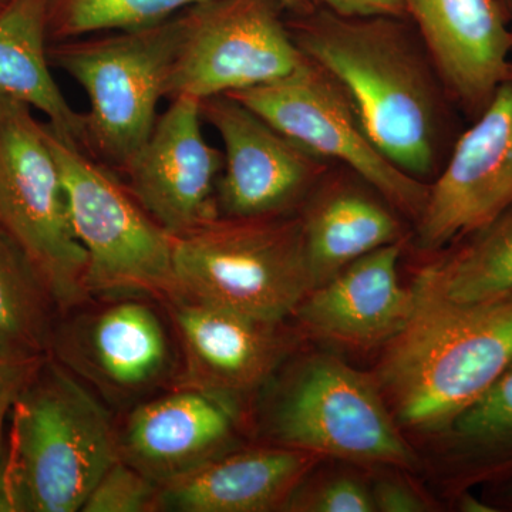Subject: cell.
Masks as SVG:
<instances>
[{
	"label": "cell",
	"mask_w": 512,
	"mask_h": 512,
	"mask_svg": "<svg viewBox=\"0 0 512 512\" xmlns=\"http://www.w3.org/2000/svg\"><path fill=\"white\" fill-rule=\"evenodd\" d=\"M286 22L303 57L348 94L384 156L429 184L461 133V114L409 18H350L315 6Z\"/></svg>",
	"instance_id": "obj_1"
},
{
	"label": "cell",
	"mask_w": 512,
	"mask_h": 512,
	"mask_svg": "<svg viewBox=\"0 0 512 512\" xmlns=\"http://www.w3.org/2000/svg\"><path fill=\"white\" fill-rule=\"evenodd\" d=\"M0 454V512L82 510L119 460L110 413L55 357L40 360L13 404Z\"/></svg>",
	"instance_id": "obj_2"
},
{
	"label": "cell",
	"mask_w": 512,
	"mask_h": 512,
	"mask_svg": "<svg viewBox=\"0 0 512 512\" xmlns=\"http://www.w3.org/2000/svg\"><path fill=\"white\" fill-rule=\"evenodd\" d=\"M414 312L389 342L380 382L397 420L443 430L512 365V298L458 303L423 279Z\"/></svg>",
	"instance_id": "obj_3"
},
{
	"label": "cell",
	"mask_w": 512,
	"mask_h": 512,
	"mask_svg": "<svg viewBox=\"0 0 512 512\" xmlns=\"http://www.w3.org/2000/svg\"><path fill=\"white\" fill-rule=\"evenodd\" d=\"M180 296L281 323L313 289L298 212L215 220L174 237Z\"/></svg>",
	"instance_id": "obj_4"
},
{
	"label": "cell",
	"mask_w": 512,
	"mask_h": 512,
	"mask_svg": "<svg viewBox=\"0 0 512 512\" xmlns=\"http://www.w3.org/2000/svg\"><path fill=\"white\" fill-rule=\"evenodd\" d=\"M43 131L59 164L70 220L87 255L86 285L94 293H130L168 302L180 296L174 235L127 190L113 170Z\"/></svg>",
	"instance_id": "obj_5"
},
{
	"label": "cell",
	"mask_w": 512,
	"mask_h": 512,
	"mask_svg": "<svg viewBox=\"0 0 512 512\" xmlns=\"http://www.w3.org/2000/svg\"><path fill=\"white\" fill-rule=\"evenodd\" d=\"M177 18L106 37H80L49 47V62L87 93L86 153L119 171L156 126L177 49Z\"/></svg>",
	"instance_id": "obj_6"
},
{
	"label": "cell",
	"mask_w": 512,
	"mask_h": 512,
	"mask_svg": "<svg viewBox=\"0 0 512 512\" xmlns=\"http://www.w3.org/2000/svg\"><path fill=\"white\" fill-rule=\"evenodd\" d=\"M0 225L49 285L60 313L89 298L87 255L74 234L62 174L30 107L0 96Z\"/></svg>",
	"instance_id": "obj_7"
},
{
	"label": "cell",
	"mask_w": 512,
	"mask_h": 512,
	"mask_svg": "<svg viewBox=\"0 0 512 512\" xmlns=\"http://www.w3.org/2000/svg\"><path fill=\"white\" fill-rule=\"evenodd\" d=\"M279 0H208L177 16V49L165 97L198 100L264 86L303 59Z\"/></svg>",
	"instance_id": "obj_8"
},
{
	"label": "cell",
	"mask_w": 512,
	"mask_h": 512,
	"mask_svg": "<svg viewBox=\"0 0 512 512\" xmlns=\"http://www.w3.org/2000/svg\"><path fill=\"white\" fill-rule=\"evenodd\" d=\"M229 96L313 156L360 175L407 220H419L429 184L404 173L384 156L348 94L318 64L303 59L289 76Z\"/></svg>",
	"instance_id": "obj_9"
},
{
	"label": "cell",
	"mask_w": 512,
	"mask_h": 512,
	"mask_svg": "<svg viewBox=\"0 0 512 512\" xmlns=\"http://www.w3.org/2000/svg\"><path fill=\"white\" fill-rule=\"evenodd\" d=\"M271 430L281 446L316 456L416 463L376 383L335 357H313L299 369L276 400Z\"/></svg>",
	"instance_id": "obj_10"
},
{
	"label": "cell",
	"mask_w": 512,
	"mask_h": 512,
	"mask_svg": "<svg viewBox=\"0 0 512 512\" xmlns=\"http://www.w3.org/2000/svg\"><path fill=\"white\" fill-rule=\"evenodd\" d=\"M201 114L224 144L217 187L221 217L295 214L332 165L229 94L202 100Z\"/></svg>",
	"instance_id": "obj_11"
},
{
	"label": "cell",
	"mask_w": 512,
	"mask_h": 512,
	"mask_svg": "<svg viewBox=\"0 0 512 512\" xmlns=\"http://www.w3.org/2000/svg\"><path fill=\"white\" fill-rule=\"evenodd\" d=\"M512 205V82L458 134L416 224L421 251H440Z\"/></svg>",
	"instance_id": "obj_12"
},
{
	"label": "cell",
	"mask_w": 512,
	"mask_h": 512,
	"mask_svg": "<svg viewBox=\"0 0 512 512\" xmlns=\"http://www.w3.org/2000/svg\"><path fill=\"white\" fill-rule=\"evenodd\" d=\"M201 120V100L175 97L119 171L138 204L174 237L220 217L217 187L224 154L205 140Z\"/></svg>",
	"instance_id": "obj_13"
},
{
	"label": "cell",
	"mask_w": 512,
	"mask_h": 512,
	"mask_svg": "<svg viewBox=\"0 0 512 512\" xmlns=\"http://www.w3.org/2000/svg\"><path fill=\"white\" fill-rule=\"evenodd\" d=\"M50 356L113 400L157 389L170 379L175 363L163 319L140 299H123L57 320Z\"/></svg>",
	"instance_id": "obj_14"
},
{
	"label": "cell",
	"mask_w": 512,
	"mask_h": 512,
	"mask_svg": "<svg viewBox=\"0 0 512 512\" xmlns=\"http://www.w3.org/2000/svg\"><path fill=\"white\" fill-rule=\"evenodd\" d=\"M444 89L468 123L508 80L511 22L498 0H403Z\"/></svg>",
	"instance_id": "obj_15"
},
{
	"label": "cell",
	"mask_w": 512,
	"mask_h": 512,
	"mask_svg": "<svg viewBox=\"0 0 512 512\" xmlns=\"http://www.w3.org/2000/svg\"><path fill=\"white\" fill-rule=\"evenodd\" d=\"M184 357L183 386L221 399L264 384L288 353L279 323L177 296L165 302Z\"/></svg>",
	"instance_id": "obj_16"
},
{
	"label": "cell",
	"mask_w": 512,
	"mask_h": 512,
	"mask_svg": "<svg viewBox=\"0 0 512 512\" xmlns=\"http://www.w3.org/2000/svg\"><path fill=\"white\" fill-rule=\"evenodd\" d=\"M234 436L227 400L183 384L137 406L117 430L121 460L160 487L231 451Z\"/></svg>",
	"instance_id": "obj_17"
},
{
	"label": "cell",
	"mask_w": 512,
	"mask_h": 512,
	"mask_svg": "<svg viewBox=\"0 0 512 512\" xmlns=\"http://www.w3.org/2000/svg\"><path fill=\"white\" fill-rule=\"evenodd\" d=\"M404 242L370 252L313 288L296 308L309 332L350 346L396 338L414 312L416 295L400 285L397 264Z\"/></svg>",
	"instance_id": "obj_18"
},
{
	"label": "cell",
	"mask_w": 512,
	"mask_h": 512,
	"mask_svg": "<svg viewBox=\"0 0 512 512\" xmlns=\"http://www.w3.org/2000/svg\"><path fill=\"white\" fill-rule=\"evenodd\" d=\"M298 215L313 288L362 256L404 242L402 214L376 188L343 165H330Z\"/></svg>",
	"instance_id": "obj_19"
},
{
	"label": "cell",
	"mask_w": 512,
	"mask_h": 512,
	"mask_svg": "<svg viewBox=\"0 0 512 512\" xmlns=\"http://www.w3.org/2000/svg\"><path fill=\"white\" fill-rule=\"evenodd\" d=\"M318 457L285 446L228 451L160 487L158 508L177 512L285 508Z\"/></svg>",
	"instance_id": "obj_20"
},
{
	"label": "cell",
	"mask_w": 512,
	"mask_h": 512,
	"mask_svg": "<svg viewBox=\"0 0 512 512\" xmlns=\"http://www.w3.org/2000/svg\"><path fill=\"white\" fill-rule=\"evenodd\" d=\"M50 2L8 0L0 8V96L39 110L56 136L86 151L84 114L70 107L50 73Z\"/></svg>",
	"instance_id": "obj_21"
},
{
	"label": "cell",
	"mask_w": 512,
	"mask_h": 512,
	"mask_svg": "<svg viewBox=\"0 0 512 512\" xmlns=\"http://www.w3.org/2000/svg\"><path fill=\"white\" fill-rule=\"evenodd\" d=\"M57 313L45 278L0 225V357L29 363L50 356Z\"/></svg>",
	"instance_id": "obj_22"
},
{
	"label": "cell",
	"mask_w": 512,
	"mask_h": 512,
	"mask_svg": "<svg viewBox=\"0 0 512 512\" xmlns=\"http://www.w3.org/2000/svg\"><path fill=\"white\" fill-rule=\"evenodd\" d=\"M457 242L461 244L423 269L420 278L453 302L490 303L512 298V205Z\"/></svg>",
	"instance_id": "obj_23"
},
{
	"label": "cell",
	"mask_w": 512,
	"mask_h": 512,
	"mask_svg": "<svg viewBox=\"0 0 512 512\" xmlns=\"http://www.w3.org/2000/svg\"><path fill=\"white\" fill-rule=\"evenodd\" d=\"M208 0H52L47 33L80 39L100 32H131L160 25Z\"/></svg>",
	"instance_id": "obj_24"
},
{
	"label": "cell",
	"mask_w": 512,
	"mask_h": 512,
	"mask_svg": "<svg viewBox=\"0 0 512 512\" xmlns=\"http://www.w3.org/2000/svg\"><path fill=\"white\" fill-rule=\"evenodd\" d=\"M448 430L468 451L512 458V365L458 413Z\"/></svg>",
	"instance_id": "obj_25"
},
{
	"label": "cell",
	"mask_w": 512,
	"mask_h": 512,
	"mask_svg": "<svg viewBox=\"0 0 512 512\" xmlns=\"http://www.w3.org/2000/svg\"><path fill=\"white\" fill-rule=\"evenodd\" d=\"M158 500H160V485L119 458L104 471L80 511H158L160 510Z\"/></svg>",
	"instance_id": "obj_26"
},
{
	"label": "cell",
	"mask_w": 512,
	"mask_h": 512,
	"mask_svg": "<svg viewBox=\"0 0 512 512\" xmlns=\"http://www.w3.org/2000/svg\"><path fill=\"white\" fill-rule=\"evenodd\" d=\"M286 510L309 512H373L372 491L353 477H335L311 491H295Z\"/></svg>",
	"instance_id": "obj_27"
},
{
	"label": "cell",
	"mask_w": 512,
	"mask_h": 512,
	"mask_svg": "<svg viewBox=\"0 0 512 512\" xmlns=\"http://www.w3.org/2000/svg\"><path fill=\"white\" fill-rule=\"evenodd\" d=\"M40 360L16 363L0 357V454H2L3 441H5L3 429H5L6 417L12 412L13 404Z\"/></svg>",
	"instance_id": "obj_28"
},
{
	"label": "cell",
	"mask_w": 512,
	"mask_h": 512,
	"mask_svg": "<svg viewBox=\"0 0 512 512\" xmlns=\"http://www.w3.org/2000/svg\"><path fill=\"white\" fill-rule=\"evenodd\" d=\"M376 511L382 512H421L429 510V505L414 493L412 488L399 481L384 480L375 485L372 491Z\"/></svg>",
	"instance_id": "obj_29"
},
{
	"label": "cell",
	"mask_w": 512,
	"mask_h": 512,
	"mask_svg": "<svg viewBox=\"0 0 512 512\" xmlns=\"http://www.w3.org/2000/svg\"><path fill=\"white\" fill-rule=\"evenodd\" d=\"M313 5L340 16H394L407 18L403 0H312Z\"/></svg>",
	"instance_id": "obj_30"
},
{
	"label": "cell",
	"mask_w": 512,
	"mask_h": 512,
	"mask_svg": "<svg viewBox=\"0 0 512 512\" xmlns=\"http://www.w3.org/2000/svg\"><path fill=\"white\" fill-rule=\"evenodd\" d=\"M461 510L467 512H490L497 511L493 508V505L481 503L480 500H477L473 495H463L460 501Z\"/></svg>",
	"instance_id": "obj_31"
},
{
	"label": "cell",
	"mask_w": 512,
	"mask_h": 512,
	"mask_svg": "<svg viewBox=\"0 0 512 512\" xmlns=\"http://www.w3.org/2000/svg\"><path fill=\"white\" fill-rule=\"evenodd\" d=\"M284 5L286 13L291 15H299V13L309 12L315 8L312 0H279Z\"/></svg>",
	"instance_id": "obj_32"
},
{
	"label": "cell",
	"mask_w": 512,
	"mask_h": 512,
	"mask_svg": "<svg viewBox=\"0 0 512 512\" xmlns=\"http://www.w3.org/2000/svg\"><path fill=\"white\" fill-rule=\"evenodd\" d=\"M500 500L505 507H512V481L505 487L503 495H500Z\"/></svg>",
	"instance_id": "obj_33"
},
{
	"label": "cell",
	"mask_w": 512,
	"mask_h": 512,
	"mask_svg": "<svg viewBox=\"0 0 512 512\" xmlns=\"http://www.w3.org/2000/svg\"><path fill=\"white\" fill-rule=\"evenodd\" d=\"M500 5L503 6L504 12L507 13L510 22L512 20V0H498Z\"/></svg>",
	"instance_id": "obj_34"
},
{
	"label": "cell",
	"mask_w": 512,
	"mask_h": 512,
	"mask_svg": "<svg viewBox=\"0 0 512 512\" xmlns=\"http://www.w3.org/2000/svg\"><path fill=\"white\" fill-rule=\"evenodd\" d=\"M508 80L512 82V63H511V69H510V76H508Z\"/></svg>",
	"instance_id": "obj_35"
},
{
	"label": "cell",
	"mask_w": 512,
	"mask_h": 512,
	"mask_svg": "<svg viewBox=\"0 0 512 512\" xmlns=\"http://www.w3.org/2000/svg\"><path fill=\"white\" fill-rule=\"evenodd\" d=\"M8 2V0H0V8H2L5 3Z\"/></svg>",
	"instance_id": "obj_36"
},
{
	"label": "cell",
	"mask_w": 512,
	"mask_h": 512,
	"mask_svg": "<svg viewBox=\"0 0 512 512\" xmlns=\"http://www.w3.org/2000/svg\"><path fill=\"white\" fill-rule=\"evenodd\" d=\"M511 36H512V20H511Z\"/></svg>",
	"instance_id": "obj_37"
}]
</instances>
